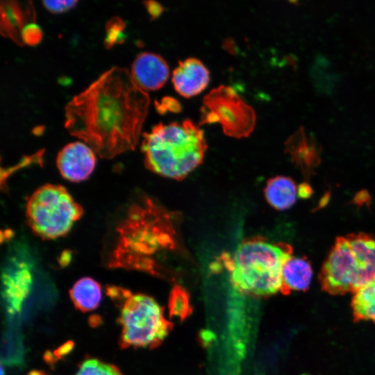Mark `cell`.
Returning <instances> with one entry per match:
<instances>
[{"mask_svg":"<svg viewBox=\"0 0 375 375\" xmlns=\"http://www.w3.org/2000/svg\"><path fill=\"white\" fill-rule=\"evenodd\" d=\"M78 3L77 1H43V6L51 13L59 14L66 12L74 8Z\"/></svg>","mask_w":375,"mask_h":375,"instance_id":"cell-25","label":"cell"},{"mask_svg":"<svg viewBox=\"0 0 375 375\" xmlns=\"http://www.w3.org/2000/svg\"><path fill=\"white\" fill-rule=\"evenodd\" d=\"M311 187L306 183H301L298 187V197L306 199L311 195Z\"/></svg>","mask_w":375,"mask_h":375,"instance_id":"cell-28","label":"cell"},{"mask_svg":"<svg viewBox=\"0 0 375 375\" xmlns=\"http://www.w3.org/2000/svg\"><path fill=\"white\" fill-rule=\"evenodd\" d=\"M307 142L304 128L301 126L285 142V152L290 154L307 144Z\"/></svg>","mask_w":375,"mask_h":375,"instance_id":"cell-24","label":"cell"},{"mask_svg":"<svg viewBox=\"0 0 375 375\" xmlns=\"http://www.w3.org/2000/svg\"><path fill=\"white\" fill-rule=\"evenodd\" d=\"M264 194L271 206L278 210H285L295 203L298 188L292 178L277 176L267 181Z\"/></svg>","mask_w":375,"mask_h":375,"instance_id":"cell-16","label":"cell"},{"mask_svg":"<svg viewBox=\"0 0 375 375\" xmlns=\"http://www.w3.org/2000/svg\"><path fill=\"white\" fill-rule=\"evenodd\" d=\"M322 289L333 294L356 292L362 288L359 268L347 237H338L319 275Z\"/></svg>","mask_w":375,"mask_h":375,"instance_id":"cell-8","label":"cell"},{"mask_svg":"<svg viewBox=\"0 0 375 375\" xmlns=\"http://www.w3.org/2000/svg\"><path fill=\"white\" fill-rule=\"evenodd\" d=\"M74 306L78 310L86 312L98 307L101 299L100 284L90 277L78 280L69 290Z\"/></svg>","mask_w":375,"mask_h":375,"instance_id":"cell-17","label":"cell"},{"mask_svg":"<svg viewBox=\"0 0 375 375\" xmlns=\"http://www.w3.org/2000/svg\"><path fill=\"white\" fill-rule=\"evenodd\" d=\"M75 375H123V374L114 365L97 358H89L81 364Z\"/></svg>","mask_w":375,"mask_h":375,"instance_id":"cell-21","label":"cell"},{"mask_svg":"<svg viewBox=\"0 0 375 375\" xmlns=\"http://www.w3.org/2000/svg\"><path fill=\"white\" fill-rule=\"evenodd\" d=\"M292 254L290 244L256 236L244 240L233 253L224 254L218 262L227 270L235 290L268 296L281 291L283 267Z\"/></svg>","mask_w":375,"mask_h":375,"instance_id":"cell-3","label":"cell"},{"mask_svg":"<svg viewBox=\"0 0 375 375\" xmlns=\"http://www.w3.org/2000/svg\"><path fill=\"white\" fill-rule=\"evenodd\" d=\"M312 274L310 262L306 257L292 256L283 267L280 292L288 294L293 290L306 291L310 286Z\"/></svg>","mask_w":375,"mask_h":375,"instance_id":"cell-14","label":"cell"},{"mask_svg":"<svg viewBox=\"0 0 375 375\" xmlns=\"http://www.w3.org/2000/svg\"><path fill=\"white\" fill-rule=\"evenodd\" d=\"M346 237L358 263L362 287L375 279V236L359 233Z\"/></svg>","mask_w":375,"mask_h":375,"instance_id":"cell-13","label":"cell"},{"mask_svg":"<svg viewBox=\"0 0 375 375\" xmlns=\"http://www.w3.org/2000/svg\"><path fill=\"white\" fill-rule=\"evenodd\" d=\"M142 137L146 167L175 180L183 179L196 169L207 149L203 131L189 119L167 125L159 123Z\"/></svg>","mask_w":375,"mask_h":375,"instance_id":"cell-4","label":"cell"},{"mask_svg":"<svg viewBox=\"0 0 375 375\" xmlns=\"http://www.w3.org/2000/svg\"><path fill=\"white\" fill-rule=\"evenodd\" d=\"M171 217L146 197L127 206L106 244V266L160 275V255L175 244Z\"/></svg>","mask_w":375,"mask_h":375,"instance_id":"cell-2","label":"cell"},{"mask_svg":"<svg viewBox=\"0 0 375 375\" xmlns=\"http://www.w3.org/2000/svg\"><path fill=\"white\" fill-rule=\"evenodd\" d=\"M42 38L41 28L36 23L28 24L23 31L22 39L24 44L30 46L36 45Z\"/></svg>","mask_w":375,"mask_h":375,"instance_id":"cell-23","label":"cell"},{"mask_svg":"<svg viewBox=\"0 0 375 375\" xmlns=\"http://www.w3.org/2000/svg\"><path fill=\"white\" fill-rule=\"evenodd\" d=\"M150 99L126 68L103 72L65 107V128L101 158L134 150Z\"/></svg>","mask_w":375,"mask_h":375,"instance_id":"cell-1","label":"cell"},{"mask_svg":"<svg viewBox=\"0 0 375 375\" xmlns=\"http://www.w3.org/2000/svg\"><path fill=\"white\" fill-rule=\"evenodd\" d=\"M0 33L19 46H24L22 35L30 24L35 23L36 13L33 3L28 1H1Z\"/></svg>","mask_w":375,"mask_h":375,"instance_id":"cell-10","label":"cell"},{"mask_svg":"<svg viewBox=\"0 0 375 375\" xmlns=\"http://www.w3.org/2000/svg\"><path fill=\"white\" fill-rule=\"evenodd\" d=\"M162 106H157L158 108H159L158 110L159 111H163L167 109V110H170V111H177V110H180V105L178 104V103L175 100V99H171V98H165L162 99Z\"/></svg>","mask_w":375,"mask_h":375,"instance_id":"cell-27","label":"cell"},{"mask_svg":"<svg viewBox=\"0 0 375 375\" xmlns=\"http://www.w3.org/2000/svg\"><path fill=\"white\" fill-rule=\"evenodd\" d=\"M117 306L121 307L117 321L122 328V349L156 347L172 327L165 319L162 307L147 294H133L126 290L125 297Z\"/></svg>","mask_w":375,"mask_h":375,"instance_id":"cell-6","label":"cell"},{"mask_svg":"<svg viewBox=\"0 0 375 375\" xmlns=\"http://www.w3.org/2000/svg\"><path fill=\"white\" fill-rule=\"evenodd\" d=\"M144 3L149 14L153 19L159 17L163 10L161 5L156 1H145Z\"/></svg>","mask_w":375,"mask_h":375,"instance_id":"cell-26","label":"cell"},{"mask_svg":"<svg viewBox=\"0 0 375 375\" xmlns=\"http://www.w3.org/2000/svg\"><path fill=\"white\" fill-rule=\"evenodd\" d=\"M124 28L125 23L118 17H112L106 23L104 44L107 49H110L115 44H122L124 42Z\"/></svg>","mask_w":375,"mask_h":375,"instance_id":"cell-22","label":"cell"},{"mask_svg":"<svg viewBox=\"0 0 375 375\" xmlns=\"http://www.w3.org/2000/svg\"><path fill=\"white\" fill-rule=\"evenodd\" d=\"M3 298L7 312L10 315L19 312L27 297L31 285V276L28 270L21 269L15 274L6 273L3 277Z\"/></svg>","mask_w":375,"mask_h":375,"instance_id":"cell-15","label":"cell"},{"mask_svg":"<svg viewBox=\"0 0 375 375\" xmlns=\"http://www.w3.org/2000/svg\"><path fill=\"white\" fill-rule=\"evenodd\" d=\"M351 306L355 322L375 323V279L354 292Z\"/></svg>","mask_w":375,"mask_h":375,"instance_id":"cell-18","label":"cell"},{"mask_svg":"<svg viewBox=\"0 0 375 375\" xmlns=\"http://www.w3.org/2000/svg\"><path fill=\"white\" fill-rule=\"evenodd\" d=\"M290 156L292 160L300 167L302 173L307 178L320 162L319 151L313 138H310L307 144L290 153Z\"/></svg>","mask_w":375,"mask_h":375,"instance_id":"cell-19","label":"cell"},{"mask_svg":"<svg viewBox=\"0 0 375 375\" xmlns=\"http://www.w3.org/2000/svg\"><path fill=\"white\" fill-rule=\"evenodd\" d=\"M256 119L254 110L229 86L214 88L203 99L200 124L219 123L228 136H249L254 129Z\"/></svg>","mask_w":375,"mask_h":375,"instance_id":"cell-7","label":"cell"},{"mask_svg":"<svg viewBox=\"0 0 375 375\" xmlns=\"http://www.w3.org/2000/svg\"><path fill=\"white\" fill-rule=\"evenodd\" d=\"M169 313L172 316L184 319L192 311L189 294L181 287L176 285L172 289L169 300Z\"/></svg>","mask_w":375,"mask_h":375,"instance_id":"cell-20","label":"cell"},{"mask_svg":"<svg viewBox=\"0 0 375 375\" xmlns=\"http://www.w3.org/2000/svg\"><path fill=\"white\" fill-rule=\"evenodd\" d=\"M72 346H73V344L72 342H70L69 344L67 343L62 345L58 350H56L57 356H60L67 354L71 351Z\"/></svg>","mask_w":375,"mask_h":375,"instance_id":"cell-29","label":"cell"},{"mask_svg":"<svg viewBox=\"0 0 375 375\" xmlns=\"http://www.w3.org/2000/svg\"><path fill=\"white\" fill-rule=\"evenodd\" d=\"M56 165L64 178L71 182H81L94 171L96 153L84 142H73L58 152Z\"/></svg>","mask_w":375,"mask_h":375,"instance_id":"cell-9","label":"cell"},{"mask_svg":"<svg viewBox=\"0 0 375 375\" xmlns=\"http://www.w3.org/2000/svg\"><path fill=\"white\" fill-rule=\"evenodd\" d=\"M131 74L141 89L154 91L166 83L169 76V69L166 60L160 56L143 52L134 60Z\"/></svg>","mask_w":375,"mask_h":375,"instance_id":"cell-11","label":"cell"},{"mask_svg":"<svg viewBox=\"0 0 375 375\" xmlns=\"http://www.w3.org/2000/svg\"><path fill=\"white\" fill-rule=\"evenodd\" d=\"M83 209L62 185L45 184L28 197L26 217L34 234L43 240L66 235L83 215Z\"/></svg>","mask_w":375,"mask_h":375,"instance_id":"cell-5","label":"cell"},{"mask_svg":"<svg viewBox=\"0 0 375 375\" xmlns=\"http://www.w3.org/2000/svg\"><path fill=\"white\" fill-rule=\"evenodd\" d=\"M28 375H45V374L40 371H33Z\"/></svg>","mask_w":375,"mask_h":375,"instance_id":"cell-30","label":"cell"},{"mask_svg":"<svg viewBox=\"0 0 375 375\" xmlns=\"http://www.w3.org/2000/svg\"><path fill=\"white\" fill-rule=\"evenodd\" d=\"M209 81V71L201 61L195 58L179 61L172 74V83L176 91L185 98L201 93Z\"/></svg>","mask_w":375,"mask_h":375,"instance_id":"cell-12","label":"cell"}]
</instances>
